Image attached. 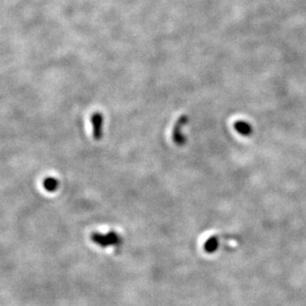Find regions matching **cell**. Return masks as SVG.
Returning <instances> with one entry per match:
<instances>
[{
    "mask_svg": "<svg viewBox=\"0 0 306 306\" xmlns=\"http://www.w3.org/2000/svg\"><path fill=\"white\" fill-rule=\"evenodd\" d=\"M247 126V124L246 123H243V121H241V123H238L236 125V128H237V131L239 132L241 135H249L250 133H251V131L250 130H246V127ZM249 128H251V127H249ZM248 129V128H247Z\"/></svg>",
    "mask_w": 306,
    "mask_h": 306,
    "instance_id": "obj_1",
    "label": "cell"
}]
</instances>
